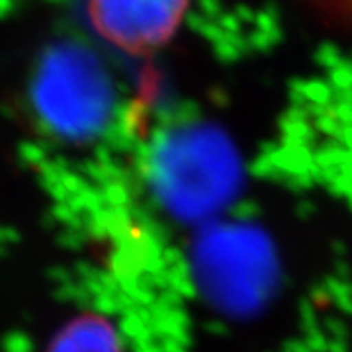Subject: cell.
<instances>
[{
    "instance_id": "7a4b0ae2",
    "label": "cell",
    "mask_w": 352,
    "mask_h": 352,
    "mask_svg": "<svg viewBox=\"0 0 352 352\" xmlns=\"http://www.w3.org/2000/svg\"><path fill=\"white\" fill-rule=\"evenodd\" d=\"M188 4L190 0H88V16L113 47L143 55L168 43Z\"/></svg>"
},
{
    "instance_id": "6da1fadb",
    "label": "cell",
    "mask_w": 352,
    "mask_h": 352,
    "mask_svg": "<svg viewBox=\"0 0 352 352\" xmlns=\"http://www.w3.org/2000/svg\"><path fill=\"white\" fill-rule=\"evenodd\" d=\"M39 112L63 131H92L110 110L112 88L96 55L63 43L51 47L36 78Z\"/></svg>"
},
{
    "instance_id": "277c9868",
    "label": "cell",
    "mask_w": 352,
    "mask_h": 352,
    "mask_svg": "<svg viewBox=\"0 0 352 352\" xmlns=\"http://www.w3.org/2000/svg\"><path fill=\"white\" fill-rule=\"evenodd\" d=\"M333 4L339 8H351L352 10V0H333Z\"/></svg>"
},
{
    "instance_id": "3957f363",
    "label": "cell",
    "mask_w": 352,
    "mask_h": 352,
    "mask_svg": "<svg viewBox=\"0 0 352 352\" xmlns=\"http://www.w3.org/2000/svg\"><path fill=\"white\" fill-rule=\"evenodd\" d=\"M50 352H120V342L104 317L85 315L61 331Z\"/></svg>"
}]
</instances>
